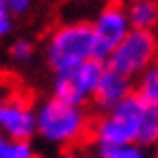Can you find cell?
Returning a JSON list of instances; mask_svg holds the SVG:
<instances>
[{"label":"cell","mask_w":158,"mask_h":158,"mask_svg":"<svg viewBox=\"0 0 158 158\" xmlns=\"http://www.w3.org/2000/svg\"><path fill=\"white\" fill-rule=\"evenodd\" d=\"M11 59L17 63V65H30L32 61H34V55H36V47H34V42L32 40H27V38H19V40H15L11 44Z\"/></svg>","instance_id":"obj_13"},{"label":"cell","mask_w":158,"mask_h":158,"mask_svg":"<svg viewBox=\"0 0 158 158\" xmlns=\"http://www.w3.org/2000/svg\"><path fill=\"white\" fill-rule=\"evenodd\" d=\"M91 27H93V36L97 42V55L103 61L133 30L129 15H127V6L116 4V2L101 6L97 17L91 21Z\"/></svg>","instance_id":"obj_6"},{"label":"cell","mask_w":158,"mask_h":158,"mask_svg":"<svg viewBox=\"0 0 158 158\" xmlns=\"http://www.w3.org/2000/svg\"><path fill=\"white\" fill-rule=\"evenodd\" d=\"M127 15L133 30L152 32L158 23V2L156 0H131L127 4Z\"/></svg>","instance_id":"obj_9"},{"label":"cell","mask_w":158,"mask_h":158,"mask_svg":"<svg viewBox=\"0 0 158 158\" xmlns=\"http://www.w3.org/2000/svg\"><path fill=\"white\" fill-rule=\"evenodd\" d=\"M44 59L55 74L68 72L91 59H99L91 23L68 21L53 30L44 42Z\"/></svg>","instance_id":"obj_1"},{"label":"cell","mask_w":158,"mask_h":158,"mask_svg":"<svg viewBox=\"0 0 158 158\" xmlns=\"http://www.w3.org/2000/svg\"><path fill=\"white\" fill-rule=\"evenodd\" d=\"M4 103H6V99H4L2 91H0V114H2V108H4Z\"/></svg>","instance_id":"obj_17"},{"label":"cell","mask_w":158,"mask_h":158,"mask_svg":"<svg viewBox=\"0 0 158 158\" xmlns=\"http://www.w3.org/2000/svg\"><path fill=\"white\" fill-rule=\"evenodd\" d=\"M97 158H150L148 150L139 143H127V146H108L97 148Z\"/></svg>","instance_id":"obj_12"},{"label":"cell","mask_w":158,"mask_h":158,"mask_svg":"<svg viewBox=\"0 0 158 158\" xmlns=\"http://www.w3.org/2000/svg\"><path fill=\"white\" fill-rule=\"evenodd\" d=\"M152 106H148L137 93H131L122 103L106 112L93 127V137L97 148L108 146H127L137 143L141 129L148 116L152 114Z\"/></svg>","instance_id":"obj_3"},{"label":"cell","mask_w":158,"mask_h":158,"mask_svg":"<svg viewBox=\"0 0 158 158\" xmlns=\"http://www.w3.org/2000/svg\"><path fill=\"white\" fill-rule=\"evenodd\" d=\"M15 17H17V15L13 13L11 6H9L4 0H0V40H2V38H6L13 32Z\"/></svg>","instance_id":"obj_14"},{"label":"cell","mask_w":158,"mask_h":158,"mask_svg":"<svg viewBox=\"0 0 158 158\" xmlns=\"http://www.w3.org/2000/svg\"><path fill=\"white\" fill-rule=\"evenodd\" d=\"M154 158H158V156H154Z\"/></svg>","instance_id":"obj_18"},{"label":"cell","mask_w":158,"mask_h":158,"mask_svg":"<svg viewBox=\"0 0 158 158\" xmlns=\"http://www.w3.org/2000/svg\"><path fill=\"white\" fill-rule=\"evenodd\" d=\"M4 2L13 9L15 15H23V13H27L30 6H32V0H4Z\"/></svg>","instance_id":"obj_15"},{"label":"cell","mask_w":158,"mask_h":158,"mask_svg":"<svg viewBox=\"0 0 158 158\" xmlns=\"http://www.w3.org/2000/svg\"><path fill=\"white\" fill-rule=\"evenodd\" d=\"M158 57V38L148 30H131L127 38L108 55L110 70L122 74L127 78H139L150 65L156 63Z\"/></svg>","instance_id":"obj_4"},{"label":"cell","mask_w":158,"mask_h":158,"mask_svg":"<svg viewBox=\"0 0 158 158\" xmlns=\"http://www.w3.org/2000/svg\"><path fill=\"white\" fill-rule=\"evenodd\" d=\"M55 158H86V156L85 154H78V152H63V154H59Z\"/></svg>","instance_id":"obj_16"},{"label":"cell","mask_w":158,"mask_h":158,"mask_svg":"<svg viewBox=\"0 0 158 158\" xmlns=\"http://www.w3.org/2000/svg\"><path fill=\"white\" fill-rule=\"evenodd\" d=\"M34 146L30 139H17L0 135V158H34Z\"/></svg>","instance_id":"obj_11"},{"label":"cell","mask_w":158,"mask_h":158,"mask_svg":"<svg viewBox=\"0 0 158 158\" xmlns=\"http://www.w3.org/2000/svg\"><path fill=\"white\" fill-rule=\"evenodd\" d=\"M0 131L9 137L32 139L36 135V108L19 97L6 99L0 114Z\"/></svg>","instance_id":"obj_7"},{"label":"cell","mask_w":158,"mask_h":158,"mask_svg":"<svg viewBox=\"0 0 158 158\" xmlns=\"http://www.w3.org/2000/svg\"><path fill=\"white\" fill-rule=\"evenodd\" d=\"M89 131V116L80 106L53 97L40 101L36 108V135L51 146L68 148L80 141Z\"/></svg>","instance_id":"obj_2"},{"label":"cell","mask_w":158,"mask_h":158,"mask_svg":"<svg viewBox=\"0 0 158 158\" xmlns=\"http://www.w3.org/2000/svg\"><path fill=\"white\" fill-rule=\"evenodd\" d=\"M108 70V63L103 59H91L80 63L68 72L55 74V80L51 86V95L72 106H85L86 101H93L95 89L103 72Z\"/></svg>","instance_id":"obj_5"},{"label":"cell","mask_w":158,"mask_h":158,"mask_svg":"<svg viewBox=\"0 0 158 158\" xmlns=\"http://www.w3.org/2000/svg\"><path fill=\"white\" fill-rule=\"evenodd\" d=\"M137 95L146 101L148 106L158 110V61L150 65L137 80Z\"/></svg>","instance_id":"obj_10"},{"label":"cell","mask_w":158,"mask_h":158,"mask_svg":"<svg viewBox=\"0 0 158 158\" xmlns=\"http://www.w3.org/2000/svg\"><path fill=\"white\" fill-rule=\"evenodd\" d=\"M133 93V82L131 78L122 76V74L114 72V70H106L101 80H99L97 89H95V95H93V103L99 112H110L114 110L118 103H122L124 99Z\"/></svg>","instance_id":"obj_8"}]
</instances>
